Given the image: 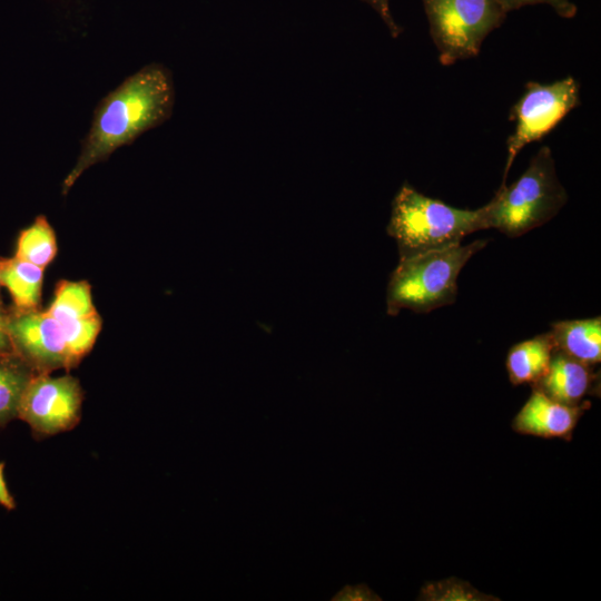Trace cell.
Segmentation results:
<instances>
[{
    "mask_svg": "<svg viewBox=\"0 0 601 601\" xmlns=\"http://www.w3.org/2000/svg\"><path fill=\"white\" fill-rule=\"evenodd\" d=\"M579 105L580 83L572 76L551 83H525L524 92L510 114L515 128L506 140L508 155L501 186L505 185L510 168L523 147L540 141Z\"/></svg>",
    "mask_w": 601,
    "mask_h": 601,
    "instance_id": "6",
    "label": "cell"
},
{
    "mask_svg": "<svg viewBox=\"0 0 601 601\" xmlns=\"http://www.w3.org/2000/svg\"><path fill=\"white\" fill-rule=\"evenodd\" d=\"M43 268L19 257L0 258V284L18 311L38 309L41 300Z\"/></svg>",
    "mask_w": 601,
    "mask_h": 601,
    "instance_id": "14",
    "label": "cell"
},
{
    "mask_svg": "<svg viewBox=\"0 0 601 601\" xmlns=\"http://www.w3.org/2000/svg\"><path fill=\"white\" fill-rule=\"evenodd\" d=\"M594 382L591 366L555 349L548 371L533 387L560 403L579 405Z\"/></svg>",
    "mask_w": 601,
    "mask_h": 601,
    "instance_id": "11",
    "label": "cell"
},
{
    "mask_svg": "<svg viewBox=\"0 0 601 601\" xmlns=\"http://www.w3.org/2000/svg\"><path fill=\"white\" fill-rule=\"evenodd\" d=\"M0 286H1V284H0Z\"/></svg>",
    "mask_w": 601,
    "mask_h": 601,
    "instance_id": "23",
    "label": "cell"
},
{
    "mask_svg": "<svg viewBox=\"0 0 601 601\" xmlns=\"http://www.w3.org/2000/svg\"><path fill=\"white\" fill-rule=\"evenodd\" d=\"M554 351L550 332L512 346L506 357V370L511 383L513 385L535 384L548 371Z\"/></svg>",
    "mask_w": 601,
    "mask_h": 601,
    "instance_id": "13",
    "label": "cell"
},
{
    "mask_svg": "<svg viewBox=\"0 0 601 601\" xmlns=\"http://www.w3.org/2000/svg\"><path fill=\"white\" fill-rule=\"evenodd\" d=\"M362 1L371 6L377 12V14L381 17L383 22L386 24L393 38H397L402 33L403 31L402 27H400L395 22L394 18L392 17L388 0H362Z\"/></svg>",
    "mask_w": 601,
    "mask_h": 601,
    "instance_id": "19",
    "label": "cell"
},
{
    "mask_svg": "<svg viewBox=\"0 0 601 601\" xmlns=\"http://www.w3.org/2000/svg\"><path fill=\"white\" fill-rule=\"evenodd\" d=\"M35 374L14 352H0V428L18 418L21 397Z\"/></svg>",
    "mask_w": 601,
    "mask_h": 601,
    "instance_id": "15",
    "label": "cell"
},
{
    "mask_svg": "<svg viewBox=\"0 0 601 601\" xmlns=\"http://www.w3.org/2000/svg\"><path fill=\"white\" fill-rule=\"evenodd\" d=\"M568 194L559 181L548 146L531 158L520 178L502 185L485 205L487 228L518 237L551 220L566 204Z\"/></svg>",
    "mask_w": 601,
    "mask_h": 601,
    "instance_id": "4",
    "label": "cell"
},
{
    "mask_svg": "<svg viewBox=\"0 0 601 601\" xmlns=\"http://www.w3.org/2000/svg\"><path fill=\"white\" fill-rule=\"evenodd\" d=\"M504 10L509 13L524 6L548 4L558 16L571 19L577 14L578 8L571 0H499Z\"/></svg>",
    "mask_w": 601,
    "mask_h": 601,
    "instance_id": "18",
    "label": "cell"
},
{
    "mask_svg": "<svg viewBox=\"0 0 601 601\" xmlns=\"http://www.w3.org/2000/svg\"><path fill=\"white\" fill-rule=\"evenodd\" d=\"M56 254V234L45 216H38L29 227L20 231L16 257L45 269Z\"/></svg>",
    "mask_w": 601,
    "mask_h": 601,
    "instance_id": "16",
    "label": "cell"
},
{
    "mask_svg": "<svg viewBox=\"0 0 601 601\" xmlns=\"http://www.w3.org/2000/svg\"><path fill=\"white\" fill-rule=\"evenodd\" d=\"M487 229L486 207L460 209L427 197L404 184L392 201L387 233L400 259L461 244L463 237Z\"/></svg>",
    "mask_w": 601,
    "mask_h": 601,
    "instance_id": "2",
    "label": "cell"
},
{
    "mask_svg": "<svg viewBox=\"0 0 601 601\" xmlns=\"http://www.w3.org/2000/svg\"><path fill=\"white\" fill-rule=\"evenodd\" d=\"M8 308L0 298V352H13L8 334Z\"/></svg>",
    "mask_w": 601,
    "mask_h": 601,
    "instance_id": "21",
    "label": "cell"
},
{
    "mask_svg": "<svg viewBox=\"0 0 601 601\" xmlns=\"http://www.w3.org/2000/svg\"><path fill=\"white\" fill-rule=\"evenodd\" d=\"M333 600H346V601H367V600H381L377 595L365 584H358L355 587H345L339 591Z\"/></svg>",
    "mask_w": 601,
    "mask_h": 601,
    "instance_id": "20",
    "label": "cell"
},
{
    "mask_svg": "<svg viewBox=\"0 0 601 601\" xmlns=\"http://www.w3.org/2000/svg\"><path fill=\"white\" fill-rule=\"evenodd\" d=\"M48 312L61 328L75 365L91 351L101 329V317L85 282L61 280Z\"/></svg>",
    "mask_w": 601,
    "mask_h": 601,
    "instance_id": "9",
    "label": "cell"
},
{
    "mask_svg": "<svg viewBox=\"0 0 601 601\" xmlns=\"http://www.w3.org/2000/svg\"><path fill=\"white\" fill-rule=\"evenodd\" d=\"M588 406V403L583 405L560 403L533 387L531 396L515 415L512 427L523 435L570 441Z\"/></svg>",
    "mask_w": 601,
    "mask_h": 601,
    "instance_id": "10",
    "label": "cell"
},
{
    "mask_svg": "<svg viewBox=\"0 0 601 601\" xmlns=\"http://www.w3.org/2000/svg\"><path fill=\"white\" fill-rule=\"evenodd\" d=\"M418 600L425 601H489L497 600L476 590L469 582L450 578L436 582H426L421 589Z\"/></svg>",
    "mask_w": 601,
    "mask_h": 601,
    "instance_id": "17",
    "label": "cell"
},
{
    "mask_svg": "<svg viewBox=\"0 0 601 601\" xmlns=\"http://www.w3.org/2000/svg\"><path fill=\"white\" fill-rule=\"evenodd\" d=\"M4 463L0 462V505L7 510H13L16 508V502L13 496L10 494L6 480H4Z\"/></svg>",
    "mask_w": 601,
    "mask_h": 601,
    "instance_id": "22",
    "label": "cell"
},
{
    "mask_svg": "<svg viewBox=\"0 0 601 601\" xmlns=\"http://www.w3.org/2000/svg\"><path fill=\"white\" fill-rule=\"evenodd\" d=\"M82 390L71 375L36 373L20 401L18 418L37 435L49 436L73 428L81 415Z\"/></svg>",
    "mask_w": 601,
    "mask_h": 601,
    "instance_id": "7",
    "label": "cell"
},
{
    "mask_svg": "<svg viewBox=\"0 0 601 601\" xmlns=\"http://www.w3.org/2000/svg\"><path fill=\"white\" fill-rule=\"evenodd\" d=\"M443 66L479 55L485 38L506 18L499 0H422Z\"/></svg>",
    "mask_w": 601,
    "mask_h": 601,
    "instance_id": "5",
    "label": "cell"
},
{
    "mask_svg": "<svg viewBox=\"0 0 601 601\" xmlns=\"http://www.w3.org/2000/svg\"><path fill=\"white\" fill-rule=\"evenodd\" d=\"M486 243L456 244L400 259L387 285V314L401 309L427 313L454 303L461 269Z\"/></svg>",
    "mask_w": 601,
    "mask_h": 601,
    "instance_id": "3",
    "label": "cell"
},
{
    "mask_svg": "<svg viewBox=\"0 0 601 601\" xmlns=\"http://www.w3.org/2000/svg\"><path fill=\"white\" fill-rule=\"evenodd\" d=\"M550 335L556 351L591 367L600 363V317L553 323Z\"/></svg>",
    "mask_w": 601,
    "mask_h": 601,
    "instance_id": "12",
    "label": "cell"
},
{
    "mask_svg": "<svg viewBox=\"0 0 601 601\" xmlns=\"http://www.w3.org/2000/svg\"><path fill=\"white\" fill-rule=\"evenodd\" d=\"M7 327L13 352L36 373L76 367L65 335L48 309L8 308Z\"/></svg>",
    "mask_w": 601,
    "mask_h": 601,
    "instance_id": "8",
    "label": "cell"
},
{
    "mask_svg": "<svg viewBox=\"0 0 601 601\" xmlns=\"http://www.w3.org/2000/svg\"><path fill=\"white\" fill-rule=\"evenodd\" d=\"M174 105V81L164 65L151 62L128 76L96 106L79 157L65 177L61 193L67 195L87 169L167 121Z\"/></svg>",
    "mask_w": 601,
    "mask_h": 601,
    "instance_id": "1",
    "label": "cell"
}]
</instances>
